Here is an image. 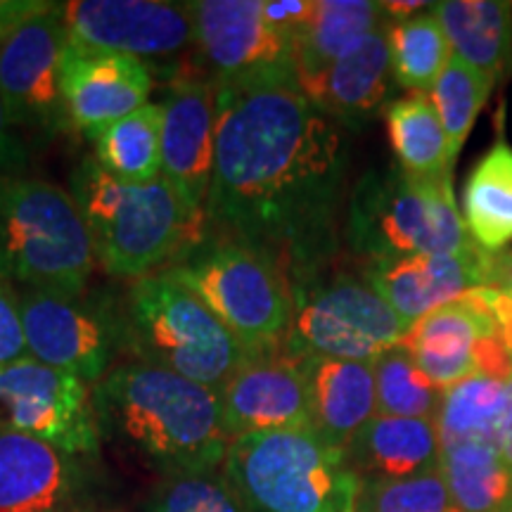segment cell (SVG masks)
Instances as JSON below:
<instances>
[{
    "label": "cell",
    "mask_w": 512,
    "mask_h": 512,
    "mask_svg": "<svg viewBox=\"0 0 512 512\" xmlns=\"http://www.w3.org/2000/svg\"><path fill=\"white\" fill-rule=\"evenodd\" d=\"M347 178L342 126L297 76L219 86L216 162L204 230L283 266L292 287L330 268Z\"/></svg>",
    "instance_id": "obj_1"
},
{
    "label": "cell",
    "mask_w": 512,
    "mask_h": 512,
    "mask_svg": "<svg viewBox=\"0 0 512 512\" xmlns=\"http://www.w3.org/2000/svg\"><path fill=\"white\" fill-rule=\"evenodd\" d=\"M91 389L102 444L159 479L223 467L230 439L214 389L138 361H119Z\"/></svg>",
    "instance_id": "obj_2"
},
{
    "label": "cell",
    "mask_w": 512,
    "mask_h": 512,
    "mask_svg": "<svg viewBox=\"0 0 512 512\" xmlns=\"http://www.w3.org/2000/svg\"><path fill=\"white\" fill-rule=\"evenodd\" d=\"M69 188L91 233L95 264L112 278L131 283L164 271L207 233L202 216L164 178L119 181L91 155L76 164Z\"/></svg>",
    "instance_id": "obj_3"
},
{
    "label": "cell",
    "mask_w": 512,
    "mask_h": 512,
    "mask_svg": "<svg viewBox=\"0 0 512 512\" xmlns=\"http://www.w3.org/2000/svg\"><path fill=\"white\" fill-rule=\"evenodd\" d=\"M117 302L121 361L171 370L219 392L249 358L216 313L162 271L126 283Z\"/></svg>",
    "instance_id": "obj_4"
},
{
    "label": "cell",
    "mask_w": 512,
    "mask_h": 512,
    "mask_svg": "<svg viewBox=\"0 0 512 512\" xmlns=\"http://www.w3.org/2000/svg\"><path fill=\"white\" fill-rule=\"evenodd\" d=\"M223 475L245 512H356L361 479L316 430L245 434L228 444Z\"/></svg>",
    "instance_id": "obj_5"
},
{
    "label": "cell",
    "mask_w": 512,
    "mask_h": 512,
    "mask_svg": "<svg viewBox=\"0 0 512 512\" xmlns=\"http://www.w3.org/2000/svg\"><path fill=\"white\" fill-rule=\"evenodd\" d=\"M95 268L72 192L31 176L0 178V280L22 290L83 292Z\"/></svg>",
    "instance_id": "obj_6"
},
{
    "label": "cell",
    "mask_w": 512,
    "mask_h": 512,
    "mask_svg": "<svg viewBox=\"0 0 512 512\" xmlns=\"http://www.w3.org/2000/svg\"><path fill=\"white\" fill-rule=\"evenodd\" d=\"M162 273L197 294L249 356L275 354L285 347L294 292L283 266L268 254L204 233L202 242Z\"/></svg>",
    "instance_id": "obj_7"
},
{
    "label": "cell",
    "mask_w": 512,
    "mask_h": 512,
    "mask_svg": "<svg viewBox=\"0 0 512 512\" xmlns=\"http://www.w3.org/2000/svg\"><path fill=\"white\" fill-rule=\"evenodd\" d=\"M344 238L366 261L463 254L479 247L456 204L453 176L418 178L401 166L370 171L358 181Z\"/></svg>",
    "instance_id": "obj_8"
},
{
    "label": "cell",
    "mask_w": 512,
    "mask_h": 512,
    "mask_svg": "<svg viewBox=\"0 0 512 512\" xmlns=\"http://www.w3.org/2000/svg\"><path fill=\"white\" fill-rule=\"evenodd\" d=\"M292 292L294 313L283 351L297 358L375 361L387 349L399 347L411 328L363 273L325 268L294 285Z\"/></svg>",
    "instance_id": "obj_9"
},
{
    "label": "cell",
    "mask_w": 512,
    "mask_h": 512,
    "mask_svg": "<svg viewBox=\"0 0 512 512\" xmlns=\"http://www.w3.org/2000/svg\"><path fill=\"white\" fill-rule=\"evenodd\" d=\"M17 297L29 356L38 363L93 387L121 361L117 294L22 290Z\"/></svg>",
    "instance_id": "obj_10"
},
{
    "label": "cell",
    "mask_w": 512,
    "mask_h": 512,
    "mask_svg": "<svg viewBox=\"0 0 512 512\" xmlns=\"http://www.w3.org/2000/svg\"><path fill=\"white\" fill-rule=\"evenodd\" d=\"M0 432L27 434L72 456L100 460L91 384L31 356L0 368Z\"/></svg>",
    "instance_id": "obj_11"
},
{
    "label": "cell",
    "mask_w": 512,
    "mask_h": 512,
    "mask_svg": "<svg viewBox=\"0 0 512 512\" xmlns=\"http://www.w3.org/2000/svg\"><path fill=\"white\" fill-rule=\"evenodd\" d=\"M64 46V3H48L0 48V100L24 143L72 128L60 86Z\"/></svg>",
    "instance_id": "obj_12"
},
{
    "label": "cell",
    "mask_w": 512,
    "mask_h": 512,
    "mask_svg": "<svg viewBox=\"0 0 512 512\" xmlns=\"http://www.w3.org/2000/svg\"><path fill=\"white\" fill-rule=\"evenodd\" d=\"M195 62L216 86L294 74V41L264 17V0H197Z\"/></svg>",
    "instance_id": "obj_13"
},
{
    "label": "cell",
    "mask_w": 512,
    "mask_h": 512,
    "mask_svg": "<svg viewBox=\"0 0 512 512\" xmlns=\"http://www.w3.org/2000/svg\"><path fill=\"white\" fill-rule=\"evenodd\" d=\"M64 24L76 46L131 55L145 64L174 62L195 50L190 3L74 0L64 3Z\"/></svg>",
    "instance_id": "obj_14"
},
{
    "label": "cell",
    "mask_w": 512,
    "mask_h": 512,
    "mask_svg": "<svg viewBox=\"0 0 512 512\" xmlns=\"http://www.w3.org/2000/svg\"><path fill=\"white\" fill-rule=\"evenodd\" d=\"M162 110V178L192 214L204 219L216 162L219 86L197 62H185L169 79Z\"/></svg>",
    "instance_id": "obj_15"
},
{
    "label": "cell",
    "mask_w": 512,
    "mask_h": 512,
    "mask_svg": "<svg viewBox=\"0 0 512 512\" xmlns=\"http://www.w3.org/2000/svg\"><path fill=\"white\" fill-rule=\"evenodd\" d=\"M98 460L17 432H0V512H93Z\"/></svg>",
    "instance_id": "obj_16"
},
{
    "label": "cell",
    "mask_w": 512,
    "mask_h": 512,
    "mask_svg": "<svg viewBox=\"0 0 512 512\" xmlns=\"http://www.w3.org/2000/svg\"><path fill=\"white\" fill-rule=\"evenodd\" d=\"M60 86L69 124L91 140L102 128L150 102L155 74L138 57L76 46L67 36Z\"/></svg>",
    "instance_id": "obj_17"
},
{
    "label": "cell",
    "mask_w": 512,
    "mask_h": 512,
    "mask_svg": "<svg viewBox=\"0 0 512 512\" xmlns=\"http://www.w3.org/2000/svg\"><path fill=\"white\" fill-rule=\"evenodd\" d=\"M226 437L278 430H313L302 358L275 351L249 356L219 389Z\"/></svg>",
    "instance_id": "obj_18"
},
{
    "label": "cell",
    "mask_w": 512,
    "mask_h": 512,
    "mask_svg": "<svg viewBox=\"0 0 512 512\" xmlns=\"http://www.w3.org/2000/svg\"><path fill=\"white\" fill-rule=\"evenodd\" d=\"M494 254L482 247L463 254H422L366 261L363 278L406 323L458 302L477 287H491Z\"/></svg>",
    "instance_id": "obj_19"
},
{
    "label": "cell",
    "mask_w": 512,
    "mask_h": 512,
    "mask_svg": "<svg viewBox=\"0 0 512 512\" xmlns=\"http://www.w3.org/2000/svg\"><path fill=\"white\" fill-rule=\"evenodd\" d=\"M486 335H501V330L491 306V287H477L458 302L415 320L401 347L439 389H448L477 375L475 347Z\"/></svg>",
    "instance_id": "obj_20"
},
{
    "label": "cell",
    "mask_w": 512,
    "mask_h": 512,
    "mask_svg": "<svg viewBox=\"0 0 512 512\" xmlns=\"http://www.w3.org/2000/svg\"><path fill=\"white\" fill-rule=\"evenodd\" d=\"M387 24L313 79L297 81L311 105L342 128H358L389 105L392 88Z\"/></svg>",
    "instance_id": "obj_21"
},
{
    "label": "cell",
    "mask_w": 512,
    "mask_h": 512,
    "mask_svg": "<svg viewBox=\"0 0 512 512\" xmlns=\"http://www.w3.org/2000/svg\"><path fill=\"white\" fill-rule=\"evenodd\" d=\"M311 427L330 446L344 448L377 415L373 361L302 358Z\"/></svg>",
    "instance_id": "obj_22"
},
{
    "label": "cell",
    "mask_w": 512,
    "mask_h": 512,
    "mask_svg": "<svg viewBox=\"0 0 512 512\" xmlns=\"http://www.w3.org/2000/svg\"><path fill=\"white\" fill-rule=\"evenodd\" d=\"M358 479H408L439 470L437 420L377 413L344 448Z\"/></svg>",
    "instance_id": "obj_23"
},
{
    "label": "cell",
    "mask_w": 512,
    "mask_h": 512,
    "mask_svg": "<svg viewBox=\"0 0 512 512\" xmlns=\"http://www.w3.org/2000/svg\"><path fill=\"white\" fill-rule=\"evenodd\" d=\"M451 53L498 83L512 67V3L444 0L434 3Z\"/></svg>",
    "instance_id": "obj_24"
},
{
    "label": "cell",
    "mask_w": 512,
    "mask_h": 512,
    "mask_svg": "<svg viewBox=\"0 0 512 512\" xmlns=\"http://www.w3.org/2000/svg\"><path fill=\"white\" fill-rule=\"evenodd\" d=\"M382 3L370 0H316L313 15L294 46L297 81L313 79L339 57L384 27Z\"/></svg>",
    "instance_id": "obj_25"
},
{
    "label": "cell",
    "mask_w": 512,
    "mask_h": 512,
    "mask_svg": "<svg viewBox=\"0 0 512 512\" xmlns=\"http://www.w3.org/2000/svg\"><path fill=\"white\" fill-rule=\"evenodd\" d=\"M463 221L486 252H501L512 242V147L505 140H498L467 176Z\"/></svg>",
    "instance_id": "obj_26"
},
{
    "label": "cell",
    "mask_w": 512,
    "mask_h": 512,
    "mask_svg": "<svg viewBox=\"0 0 512 512\" xmlns=\"http://www.w3.org/2000/svg\"><path fill=\"white\" fill-rule=\"evenodd\" d=\"M439 470L458 512H512V465L494 444L441 448Z\"/></svg>",
    "instance_id": "obj_27"
},
{
    "label": "cell",
    "mask_w": 512,
    "mask_h": 512,
    "mask_svg": "<svg viewBox=\"0 0 512 512\" xmlns=\"http://www.w3.org/2000/svg\"><path fill=\"white\" fill-rule=\"evenodd\" d=\"M396 166L418 178L453 176L448 140L430 95L411 93L384 107Z\"/></svg>",
    "instance_id": "obj_28"
},
{
    "label": "cell",
    "mask_w": 512,
    "mask_h": 512,
    "mask_svg": "<svg viewBox=\"0 0 512 512\" xmlns=\"http://www.w3.org/2000/svg\"><path fill=\"white\" fill-rule=\"evenodd\" d=\"M162 102H147L91 138L93 157L107 174L126 183L162 178Z\"/></svg>",
    "instance_id": "obj_29"
},
{
    "label": "cell",
    "mask_w": 512,
    "mask_h": 512,
    "mask_svg": "<svg viewBox=\"0 0 512 512\" xmlns=\"http://www.w3.org/2000/svg\"><path fill=\"white\" fill-rule=\"evenodd\" d=\"M508 394V382L484 375H472L444 389L437 413L441 448L465 444V441H484L498 448V432L508 406Z\"/></svg>",
    "instance_id": "obj_30"
},
{
    "label": "cell",
    "mask_w": 512,
    "mask_h": 512,
    "mask_svg": "<svg viewBox=\"0 0 512 512\" xmlns=\"http://www.w3.org/2000/svg\"><path fill=\"white\" fill-rule=\"evenodd\" d=\"M387 41L394 81L411 93L430 95L453 55L434 5L406 22L387 24Z\"/></svg>",
    "instance_id": "obj_31"
},
{
    "label": "cell",
    "mask_w": 512,
    "mask_h": 512,
    "mask_svg": "<svg viewBox=\"0 0 512 512\" xmlns=\"http://www.w3.org/2000/svg\"><path fill=\"white\" fill-rule=\"evenodd\" d=\"M377 387V413L392 418L437 420L444 399L430 377L422 373L406 347H392L373 361Z\"/></svg>",
    "instance_id": "obj_32"
},
{
    "label": "cell",
    "mask_w": 512,
    "mask_h": 512,
    "mask_svg": "<svg viewBox=\"0 0 512 512\" xmlns=\"http://www.w3.org/2000/svg\"><path fill=\"white\" fill-rule=\"evenodd\" d=\"M494 86L496 83L489 76L470 67L458 55L448 57L444 72L434 83L430 98L437 107L441 126H444L448 155H451L453 164H456L460 150H463L465 140L475 126L479 112L484 110Z\"/></svg>",
    "instance_id": "obj_33"
},
{
    "label": "cell",
    "mask_w": 512,
    "mask_h": 512,
    "mask_svg": "<svg viewBox=\"0 0 512 512\" xmlns=\"http://www.w3.org/2000/svg\"><path fill=\"white\" fill-rule=\"evenodd\" d=\"M140 512H245L223 467L157 479Z\"/></svg>",
    "instance_id": "obj_34"
},
{
    "label": "cell",
    "mask_w": 512,
    "mask_h": 512,
    "mask_svg": "<svg viewBox=\"0 0 512 512\" xmlns=\"http://www.w3.org/2000/svg\"><path fill=\"white\" fill-rule=\"evenodd\" d=\"M356 512H458L441 470L408 479H361Z\"/></svg>",
    "instance_id": "obj_35"
},
{
    "label": "cell",
    "mask_w": 512,
    "mask_h": 512,
    "mask_svg": "<svg viewBox=\"0 0 512 512\" xmlns=\"http://www.w3.org/2000/svg\"><path fill=\"white\" fill-rule=\"evenodd\" d=\"M29 358V344L24 335L19 297L8 283L0 280V368Z\"/></svg>",
    "instance_id": "obj_36"
},
{
    "label": "cell",
    "mask_w": 512,
    "mask_h": 512,
    "mask_svg": "<svg viewBox=\"0 0 512 512\" xmlns=\"http://www.w3.org/2000/svg\"><path fill=\"white\" fill-rule=\"evenodd\" d=\"M316 0H264V17L273 29L292 38L297 46V38L313 15Z\"/></svg>",
    "instance_id": "obj_37"
},
{
    "label": "cell",
    "mask_w": 512,
    "mask_h": 512,
    "mask_svg": "<svg viewBox=\"0 0 512 512\" xmlns=\"http://www.w3.org/2000/svg\"><path fill=\"white\" fill-rule=\"evenodd\" d=\"M29 150L24 138L10 124L8 112H5L3 100H0V178L19 176L27 169Z\"/></svg>",
    "instance_id": "obj_38"
},
{
    "label": "cell",
    "mask_w": 512,
    "mask_h": 512,
    "mask_svg": "<svg viewBox=\"0 0 512 512\" xmlns=\"http://www.w3.org/2000/svg\"><path fill=\"white\" fill-rule=\"evenodd\" d=\"M46 5V0H0V48L22 24H27Z\"/></svg>",
    "instance_id": "obj_39"
},
{
    "label": "cell",
    "mask_w": 512,
    "mask_h": 512,
    "mask_svg": "<svg viewBox=\"0 0 512 512\" xmlns=\"http://www.w3.org/2000/svg\"><path fill=\"white\" fill-rule=\"evenodd\" d=\"M491 306H494L498 330H501L505 347H508L512 354V297L491 287Z\"/></svg>",
    "instance_id": "obj_40"
},
{
    "label": "cell",
    "mask_w": 512,
    "mask_h": 512,
    "mask_svg": "<svg viewBox=\"0 0 512 512\" xmlns=\"http://www.w3.org/2000/svg\"><path fill=\"white\" fill-rule=\"evenodd\" d=\"M432 5L434 3H420V0H389V3H382V12L387 17V22L394 24L418 17L420 12L430 10Z\"/></svg>",
    "instance_id": "obj_41"
},
{
    "label": "cell",
    "mask_w": 512,
    "mask_h": 512,
    "mask_svg": "<svg viewBox=\"0 0 512 512\" xmlns=\"http://www.w3.org/2000/svg\"><path fill=\"white\" fill-rule=\"evenodd\" d=\"M491 287L512 297V252L494 254V275H491Z\"/></svg>",
    "instance_id": "obj_42"
},
{
    "label": "cell",
    "mask_w": 512,
    "mask_h": 512,
    "mask_svg": "<svg viewBox=\"0 0 512 512\" xmlns=\"http://www.w3.org/2000/svg\"><path fill=\"white\" fill-rule=\"evenodd\" d=\"M508 389V406H505L501 432H498V451H501L503 458L512 465V380L508 382Z\"/></svg>",
    "instance_id": "obj_43"
}]
</instances>
